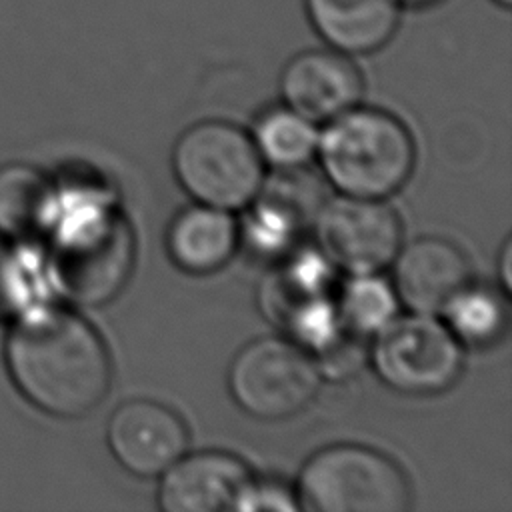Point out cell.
Here are the masks:
<instances>
[{
    "label": "cell",
    "mask_w": 512,
    "mask_h": 512,
    "mask_svg": "<svg viewBox=\"0 0 512 512\" xmlns=\"http://www.w3.org/2000/svg\"><path fill=\"white\" fill-rule=\"evenodd\" d=\"M6 360L20 392L44 412L78 418L110 386V358L98 332L70 310L34 306L14 324Z\"/></svg>",
    "instance_id": "6da1fadb"
},
{
    "label": "cell",
    "mask_w": 512,
    "mask_h": 512,
    "mask_svg": "<svg viewBox=\"0 0 512 512\" xmlns=\"http://www.w3.org/2000/svg\"><path fill=\"white\" fill-rule=\"evenodd\" d=\"M50 248V276L56 288L84 306H100L126 282L132 258V230L106 192L72 196Z\"/></svg>",
    "instance_id": "7a4b0ae2"
},
{
    "label": "cell",
    "mask_w": 512,
    "mask_h": 512,
    "mask_svg": "<svg viewBox=\"0 0 512 512\" xmlns=\"http://www.w3.org/2000/svg\"><path fill=\"white\" fill-rule=\"evenodd\" d=\"M322 170L346 196H390L408 180L414 166V142L406 126L378 108H350L328 120L318 134Z\"/></svg>",
    "instance_id": "3957f363"
},
{
    "label": "cell",
    "mask_w": 512,
    "mask_h": 512,
    "mask_svg": "<svg viewBox=\"0 0 512 512\" xmlns=\"http://www.w3.org/2000/svg\"><path fill=\"white\" fill-rule=\"evenodd\" d=\"M298 504L316 512H404L410 486L382 452L360 444H334L306 460L298 476Z\"/></svg>",
    "instance_id": "277c9868"
},
{
    "label": "cell",
    "mask_w": 512,
    "mask_h": 512,
    "mask_svg": "<svg viewBox=\"0 0 512 512\" xmlns=\"http://www.w3.org/2000/svg\"><path fill=\"white\" fill-rule=\"evenodd\" d=\"M172 166L180 186L198 204L228 212L252 204L264 186V162L252 138L222 120L184 130L174 144Z\"/></svg>",
    "instance_id": "5b68a950"
},
{
    "label": "cell",
    "mask_w": 512,
    "mask_h": 512,
    "mask_svg": "<svg viewBox=\"0 0 512 512\" xmlns=\"http://www.w3.org/2000/svg\"><path fill=\"white\" fill-rule=\"evenodd\" d=\"M332 264L322 252L292 250L266 274L258 288L260 312L306 352H324L344 330Z\"/></svg>",
    "instance_id": "8992f818"
},
{
    "label": "cell",
    "mask_w": 512,
    "mask_h": 512,
    "mask_svg": "<svg viewBox=\"0 0 512 512\" xmlns=\"http://www.w3.org/2000/svg\"><path fill=\"white\" fill-rule=\"evenodd\" d=\"M370 362L392 390L412 396L448 390L462 372V346L430 314L394 316L374 334Z\"/></svg>",
    "instance_id": "52a82bcc"
},
{
    "label": "cell",
    "mask_w": 512,
    "mask_h": 512,
    "mask_svg": "<svg viewBox=\"0 0 512 512\" xmlns=\"http://www.w3.org/2000/svg\"><path fill=\"white\" fill-rule=\"evenodd\" d=\"M236 404L260 420H282L304 410L320 388L312 356L288 338H258L244 346L228 368Z\"/></svg>",
    "instance_id": "ba28073f"
},
{
    "label": "cell",
    "mask_w": 512,
    "mask_h": 512,
    "mask_svg": "<svg viewBox=\"0 0 512 512\" xmlns=\"http://www.w3.org/2000/svg\"><path fill=\"white\" fill-rule=\"evenodd\" d=\"M320 252L348 274H378L400 250L402 228L390 206L378 198L338 196L318 214Z\"/></svg>",
    "instance_id": "9c48e42d"
},
{
    "label": "cell",
    "mask_w": 512,
    "mask_h": 512,
    "mask_svg": "<svg viewBox=\"0 0 512 512\" xmlns=\"http://www.w3.org/2000/svg\"><path fill=\"white\" fill-rule=\"evenodd\" d=\"M364 82L358 66L330 46L302 50L280 74L284 106L310 122H328L358 106Z\"/></svg>",
    "instance_id": "30bf717a"
},
{
    "label": "cell",
    "mask_w": 512,
    "mask_h": 512,
    "mask_svg": "<svg viewBox=\"0 0 512 512\" xmlns=\"http://www.w3.org/2000/svg\"><path fill=\"white\" fill-rule=\"evenodd\" d=\"M108 446L122 468L136 476H160L188 450L184 420L154 400H128L108 422Z\"/></svg>",
    "instance_id": "8fae6325"
},
{
    "label": "cell",
    "mask_w": 512,
    "mask_h": 512,
    "mask_svg": "<svg viewBox=\"0 0 512 512\" xmlns=\"http://www.w3.org/2000/svg\"><path fill=\"white\" fill-rule=\"evenodd\" d=\"M158 508L164 512H224L252 480L246 464L226 452L182 454L162 474Z\"/></svg>",
    "instance_id": "7c38bea8"
},
{
    "label": "cell",
    "mask_w": 512,
    "mask_h": 512,
    "mask_svg": "<svg viewBox=\"0 0 512 512\" xmlns=\"http://www.w3.org/2000/svg\"><path fill=\"white\" fill-rule=\"evenodd\" d=\"M392 262V288L398 302L416 314H442L470 282L466 256L444 238H418L398 250Z\"/></svg>",
    "instance_id": "4fadbf2b"
},
{
    "label": "cell",
    "mask_w": 512,
    "mask_h": 512,
    "mask_svg": "<svg viewBox=\"0 0 512 512\" xmlns=\"http://www.w3.org/2000/svg\"><path fill=\"white\" fill-rule=\"evenodd\" d=\"M304 12L322 42L348 56L386 46L398 30V0H304Z\"/></svg>",
    "instance_id": "5bb4252c"
},
{
    "label": "cell",
    "mask_w": 512,
    "mask_h": 512,
    "mask_svg": "<svg viewBox=\"0 0 512 512\" xmlns=\"http://www.w3.org/2000/svg\"><path fill=\"white\" fill-rule=\"evenodd\" d=\"M240 228L222 208L196 204L180 210L168 226L166 248L170 260L188 274H210L236 252Z\"/></svg>",
    "instance_id": "9a60e30c"
},
{
    "label": "cell",
    "mask_w": 512,
    "mask_h": 512,
    "mask_svg": "<svg viewBox=\"0 0 512 512\" xmlns=\"http://www.w3.org/2000/svg\"><path fill=\"white\" fill-rule=\"evenodd\" d=\"M58 214V196L36 168L10 164L0 168V230L16 240L42 236Z\"/></svg>",
    "instance_id": "2e32d148"
},
{
    "label": "cell",
    "mask_w": 512,
    "mask_h": 512,
    "mask_svg": "<svg viewBox=\"0 0 512 512\" xmlns=\"http://www.w3.org/2000/svg\"><path fill=\"white\" fill-rule=\"evenodd\" d=\"M262 162L278 170H298L318 148V132L314 122L290 108H272L254 124L252 138Z\"/></svg>",
    "instance_id": "e0dca14e"
},
{
    "label": "cell",
    "mask_w": 512,
    "mask_h": 512,
    "mask_svg": "<svg viewBox=\"0 0 512 512\" xmlns=\"http://www.w3.org/2000/svg\"><path fill=\"white\" fill-rule=\"evenodd\" d=\"M254 208L246 216L244 238L264 256H284L294 250V244L304 228V208L296 194L288 196V188L272 190L252 200Z\"/></svg>",
    "instance_id": "ac0fdd59"
},
{
    "label": "cell",
    "mask_w": 512,
    "mask_h": 512,
    "mask_svg": "<svg viewBox=\"0 0 512 512\" xmlns=\"http://www.w3.org/2000/svg\"><path fill=\"white\" fill-rule=\"evenodd\" d=\"M442 316L454 338L474 348L494 344L508 326L506 300L494 288L470 282L448 302Z\"/></svg>",
    "instance_id": "d6986e66"
},
{
    "label": "cell",
    "mask_w": 512,
    "mask_h": 512,
    "mask_svg": "<svg viewBox=\"0 0 512 512\" xmlns=\"http://www.w3.org/2000/svg\"><path fill=\"white\" fill-rule=\"evenodd\" d=\"M398 304L392 284L378 274H354L336 292L340 322L356 336H374L398 314Z\"/></svg>",
    "instance_id": "ffe728a7"
},
{
    "label": "cell",
    "mask_w": 512,
    "mask_h": 512,
    "mask_svg": "<svg viewBox=\"0 0 512 512\" xmlns=\"http://www.w3.org/2000/svg\"><path fill=\"white\" fill-rule=\"evenodd\" d=\"M298 496L288 486L276 480H250L244 488L236 510L258 512V510H298Z\"/></svg>",
    "instance_id": "44dd1931"
},
{
    "label": "cell",
    "mask_w": 512,
    "mask_h": 512,
    "mask_svg": "<svg viewBox=\"0 0 512 512\" xmlns=\"http://www.w3.org/2000/svg\"><path fill=\"white\" fill-rule=\"evenodd\" d=\"M22 270L6 244L0 242V318L14 312L26 296Z\"/></svg>",
    "instance_id": "7402d4cb"
},
{
    "label": "cell",
    "mask_w": 512,
    "mask_h": 512,
    "mask_svg": "<svg viewBox=\"0 0 512 512\" xmlns=\"http://www.w3.org/2000/svg\"><path fill=\"white\" fill-rule=\"evenodd\" d=\"M510 260H512V250H510V242H506L500 252V278H502L504 290H510V284H512L510 282V274H512Z\"/></svg>",
    "instance_id": "603a6c76"
},
{
    "label": "cell",
    "mask_w": 512,
    "mask_h": 512,
    "mask_svg": "<svg viewBox=\"0 0 512 512\" xmlns=\"http://www.w3.org/2000/svg\"><path fill=\"white\" fill-rule=\"evenodd\" d=\"M400 6H408V8H428L438 4L440 0H398Z\"/></svg>",
    "instance_id": "cb8c5ba5"
},
{
    "label": "cell",
    "mask_w": 512,
    "mask_h": 512,
    "mask_svg": "<svg viewBox=\"0 0 512 512\" xmlns=\"http://www.w3.org/2000/svg\"><path fill=\"white\" fill-rule=\"evenodd\" d=\"M492 2H496L498 6H504V8H508L512 4V0H492Z\"/></svg>",
    "instance_id": "d4e9b609"
}]
</instances>
